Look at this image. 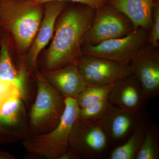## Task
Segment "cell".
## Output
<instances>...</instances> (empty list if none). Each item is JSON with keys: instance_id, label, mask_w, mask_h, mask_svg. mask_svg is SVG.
Returning <instances> with one entry per match:
<instances>
[{"instance_id": "12", "label": "cell", "mask_w": 159, "mask_h": 159, "mask_svg": "<svg viewBox=\"0 0 159 159\" xmlns=\"http://www.w3.org/2000/svg\"><path fill=\"white\" fill-rule=\"evenodd\" d=\"M68 2L64 1H52L43 5L44 15L29 50V61L32 66L36 65L40 53L52 39L57 18Z\"/></svg>"}, {"instance_id": "3", "label": "cell", "mask_w": 159, "mask_h": 159, "mask_svg": "<svg viewBox=\"0 0 159 159\" xmlns=\"http://www.w3.org/2000/svg\"><path fill=\"white\" fill-rule=\"evenodd\" d=\"M43 14V5L32 0H1L0 22L11 33L20 51L29 49Z\"/></svg>"}, {"instance_id": "9", "label": "cell", "mask_w": 159, "mask_h": 159, "mask_svg": "<svg viewBox=\"0 0 159 159\" xmlns=\"http://www.w3.org/2000/svg\"><path fill=\"white\" fill-rule=\"evenodd\" d=\"M132 74L142 87L148 101L159 94V47L145 43L130 63Z\"/></svg>"}, {"instance_id": "5", "label": "cell", "mask_w": 159, "mask_h": 159, "mask_svg": "<svg viewBox=\"0 0 159 159\" xmlns=\"http://www.w3.org/2000/svg\"><path fill=\"white\" fill-rule=\"evenodd\" d=\"M65 98L41 76L38 80L37 95L30 113L31 124L36 130L55 127L65 108Z\"/></svg>"}, {"instance_id": "23", "label": "cell", "mask_w": 159, "mask_h": 159, "mask_svg": "<svg viewBox=\"0 0 159 159\" xmlns=\"http://www.w3.org/2000/svg\"><path fill=\"white\" fill-rule=\"evenodd\" d=\"M15 157L10 154L0 152V159H14Z\"/></svg>"}, {"instance_id": "21", "label": "cell", "mask_w": 159, "mask_h": 159, "mask_svg": "<svg viewBox=\"0 0 159 159\" xmlns=\"http://www.w3.org/2000/svg\"><path fill=\"white\" fill-rule=\"evenodd\" d=\"M146 43L159 47V0H156L152 12V25L149 31Z\"/></svg>"}, {"instance_id": "8", "label": "cell", "mask_w": 159, "mask_h": 159, "mask_svg": "<svg viewBox=\"0 0 159 159\" xmlns=\"http://www.w3.org/2000/svg\"><path fill=\"white\" fill-rule=\"evenodd\" d=\"M74 63L87 86L116 83L132 74L130 65L83 54Z\"/></svg>"}, {"instance_id": "24", "label": "cell", "mask_w": 159, "mask_h": 159, "mask_svg": "<svg viewBox=\"0 0 159 159\" xmlns=\"http://www.w3.org/2000/svg\"><path fill=\"white\" fill-rule=\"evenodd\" d=\"M0 1H1V0H0Z\"/></svg>"}, {"instance_id": "7", "label": "cell", "mask_w": 159, "mask_h": 159, "mask_svg": "<svg viewBox=\"0 0 159 159\" xmlns=\"http://www.w3.org/2000/svg\"><path fill=\"white\" fill-rule=\"evenodd\" d=\"M108 140L100 121L77 120L70 139V148L77 157L100 158L108 148Z\"/></svg>"}, {"instance_id": "4", "label": "cell", "mask_w": 159, "mask_h": 159, "mask_svg": "<svg viewBox=\"0 0 159 159\" xmlns=\"http://www.w3.org/2000/svg\"><path fill=\"white\" fill-rule=\"evenodd\" d=\"M135 29L127 16L107 3L96 9L83 46L96 45L108 40L124 37Z\"/></svg>"}, {"instance_id": "20", "label": "cell", "mask_w": 159, "mask_h": 159, "mask_svg": "<svg viewBox=\"0 0 159 159\" xmlns=\"http://www.w3.org/2000/svg\"><path fill=\"white\" fill-rule=\"evenodd\" d=\"M109 105L107 99L80 108L79 119L83 121H99L104 116Z\"/></svg>"}, {"instance_id": "13", "label": "cell", "mask_w": 159, "mask_h": 159, "mask_svg": "<svg viewBox=\"0 0 159 159\" xmlns=\"http://www.w3.org/2000/svg\"><path fill=\"white\" fill-rule=\"evenodd\" d=\"M45 78L65 98H76L87 86L74 63L43 74Z\"/></svg>"}, {"instance_id": "14", "label": "cell", "mask_w": 159, "mask_h": 159, "mask_svg": "<svg viewBox=\"0 0 159 159\" xmlns=\"http://www.w3.org/2000/svg\"><path fill=\"white\" fill-rule=\"evenodd\" d=\"M156 0H107V3L125 15L135 29L149 32L152 25V12Z\"/></svg>"}, {"instance_id": "10", "label": "cell", "mask_w": 159, "mask_h": 159, "mask_svg": "<svg viewBox=\"0 0 159 159\" xmlns=\"http://www.w3.org/2000/svg\"><path fill=\"white\" fill-rule=\"evenodd\" d=\"M147 116L144 111L122 110L110 104L104 116L99 120L109 145H113L115 148L125 142L135 127Z\"/></svg>"}, {"instance_id": "15", "label": "cell", "mask_w": 159, "mask_h": 159, "mask_svg": "<svg viewBox=\"0 0 159 159\" xmlns=\"http://www.w3.org/2000/svg\"><path fill=\"white\" fill-rule=\"evenodd\" d=\"M150 119L145 117L135 127L128 139L121 145L115 147L110 154V159H135Z\"/></svg>"}, {"instance_id": "1", "label": "cell", "mask_w": 159, "mask_h": 159, "mask_svg": "<svg viewBox=\"0 0 159 159\" xmlns=\"http://www.w3.org/2000/svg\"><path fill=\"white\" fill-rule=\"evenodd\" d=\"M96 9L69 2L58 16L51 42L46 54L49 70L74 63L82 55L84 39L93 20Z\"/></svg>"}, {"instance_id": "6", "label": "cell", "mask_w": 159, "mask_h": 159, "mask_svg": "<svg viewBox=\"0 0 159 159\" xmlns=\"http://www.w3.org/2000/svg\"><path fill=\"white\" fill-rule=\"evenodd\" d=\"M149 32L139 28L124 37L102 42L96 45H84L82 54L129 64L138 51L146 43Z\"/></svg>"}, {"instance_id": "11", "label": "cell", "mask_w": 159, "mask_h": 159, "mask_svg": "<svg viewBox=\"0 0 159 159\" xmlns=\"http://www.w3.org/2000/svg\"><path fill=\"white\" fill-rule=\"evenodd\" d=\"M108 100L114 107L132 112L143 111L148 101L139 81L132 74L115 83Z\"/></svg>"}, {"instance_id": "17", "label": "cell", "mask_w": 159, "mask_h": 159, "mask_svg": "<svg viewBox=\"0 0 159 159\" xmlns=\"http://www.w3.org/2000/svg\"><path fill=\"white\" fill-rule=\"evenodd\" d=\"M159 159V131L158 126L148 122L145 136L135 159Z\"/></svg>"}, {"instance_id": "18", "label": "cell", "mask_w": 159, "mask_h": 159, "mask_svg": "<svg viewBox=\"0 0 159 159\" xmlns=\"http://www.w3.org/2000/svg\"><path fill=\"white\" fill-rule=\"evenodd\" d=\"M115 83L106 85L87 86L76 98L80 108L108 99Z\"/></svg>"}, {"instance_id": "2", "label": "cell", "mask_w": 159, "mask_h": 159, "mask_svg": "<svg viewBox=\"0 0 159 159\" xmlns=\"http://www.w3.org/2000/svg\"><path fill=\"white\" fill-rule=\"evenodd\" d=\"M65 108L59 122L50 133L26 139L25 148L30 153L50 159L77 158L70 147L72 131L79 119L80 107L76 98H65Z\"/></svg>"}, {"instance_id": "16", "label": "cell", "mask_w": 159, "mask_h": 159, "mask_svg": "<svg viewBox=\"0 0 159 159\" xmlns=\"http://www.w3.org/2000/svg\"><path fill=\"white\" fill-rule=\"evenodd\" d=\"M25 74L16 70L11 61L8 45L2 40L0 47V80L12 83L24 93Z\"/></svg>"}, {"instance_id": "19", "label": "cell", "mask_w": 159, "mask_h": 159, "mask_svg": "<svg viewBox=\"0 0 159 159\" xmlns=\"http://www.w3.org/2000/svg\"><path fill=\"white\" fill-rule=\"evenodd\" d=\"M20 97L10 98L0 107V128L14 125L18 122L21 109Z\"/></svg>"}, {"instance_id": "22", "label": "cell", "mask_w": 159, "mask_h": 159, "mask_svg": "<svg viewBox=\"0 0 159 159\" xmlns=\"http://www.w3.org/2000/svg\"><path fill=\"white\" fill-rule=\"evenodd\" d=\"M34 2L40 5H43L52 1H64L70 2L81 3L97 9L99 6L107 3V0H32Z\"/></svg>"}]
</instances>
